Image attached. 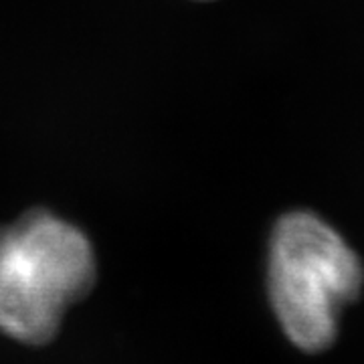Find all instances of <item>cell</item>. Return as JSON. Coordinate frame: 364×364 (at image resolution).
<instances>
[{"label":"cell","instance_id":"1","mask_svg":"<svg viewBox=\"0 0 364 364\" xmlns=\"http://www.w3.org/2000/svg\"><path fill=\"white\" fill-rule=\"evenodd\" d=\"M363 286V261L322 217L294 210L275 223L267 261L269 301L299 350L322 352L334 344L340 316Z\"/></svg>","mask_w":364,"mask_h":364},{"label":"cell","instance_id":"2","mask_svg":"<svg viewBox=\"0 0 364 364\" xmlns=\"http://www.w3.org/2000/svg\"><path fill=\"white\" fill-rule=\"evenodd\" d=\"M93 282L95 255L77 227L35 210L0 229V332L6 336L49 342Z\"/></svg>","mask_w":364,"mask_h":364}]
</instances>
